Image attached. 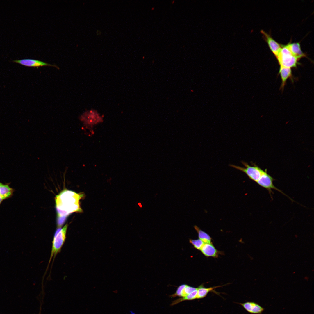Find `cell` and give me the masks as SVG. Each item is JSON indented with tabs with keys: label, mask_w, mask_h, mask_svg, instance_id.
Returning a JSON list of instances; mask_svg holds the SVG:
<instances>
[{
	"label": "cell",
	"mask_w": 314,
	"mask_h": 314,
	"mask_svg": "<svg viewBox=\"0 0 314 314\" xmlns=\"http://www.w3.org/2000/svg\"><path fill=\"white\" fill-rule=\"evenodd\" d=\"M83 196V194L81 193H77L66 189L56 196L55 200L58 227H61L66 217L70 214L82 211L79 201Z\"/></svg>",
	"instance_id": "obj_1"
},
{
	"label": "cell",
	"mask_w": 314,
	"mask_h": 314,
	"mask_svg": "<svg viewBox=\"0 0 314 314\" xmlns=\"http://www.w3.org/2000/svg\"><path fill=\"white\" fill-rule=\"evenodd\" d=\"M68 226V224H67L62 228L58 227L55 231L52 242L51 252L46 271L51 261L53 258V261L57 254L60 251L65 242Z\"/></svg>",
	"instance_id": "obj_2"
},
{
	"label": "cell",
	"mask_w": 314,
	"mask_h": 314,
	"mask_svg": "<svg viewBox=\"0 0 314 314\" xmlns=\"http://www.w3.org/2000/svg\"><path fill=\"white\" fill-rule=\"evenodd\" d=\"M276 58L280 65L290 68L296 67L298 60L291 52L286 45H282Z\"/></svg>",
	"instance_id": "obj_3"
},
{
	"label": "cell",
	"mask_w": 314,
	"mask_h": 314,
	"mask_svg": "<svg viewBox=\"0 0 314 314\" xmlns=\"http://www.w3.org/2000/svg\"><path fill=\"white\" fill-rule=\"evenodd\" d=\"M242 163L245 167L233 165H230V166L244 172L250 179L257 182L263 170L255 165L252 166H250L247 163L243 161L242 162Z\"/></svg>",
	"instance_id": "obj_4"
},
{
	"label": "cell",
	"mask_w": 314,
	"mask_h": 314,
	"mask_svg": "<svg viewBox=\"0 0 314 314\" xmlns=\"http://www.w3.org/2000/svg\"><path fill=\"white\" fill-rule=\"evenodd\" d=\"M274 180L272 177L267 173V170L266 169L265 171H263L257 183L261 186L267 189L270 194L272 192V190L274 189L286 195L281 190L278 189L274 185L273 181Z\"/></svg>",
	"instance_id": "obj_5"
},
{
	"label": "cell",
	"mask_w": 314,
	"mask_h": 314,
	"mask_svg": "<svg viewBox=\"0 0 314 314\" xmlns=\"http://www.w3.org/2000/svg\"><path fill=\"white\" fill-rule=\"evenodd\" d=\"M83 117L85 124L90 126H92L102 121V118L94 110L86 112Z\"/></svg>",
	"instance_id": "obj_6"
},
{
	"label": "cell",
	"mask_w": 314,
	"mask_h": 314,
	"mask_svg": "<svg viewBox=\"0 0 314 314\" xmlns=\"http://www.w3.org/2000/svg\"><path fill=\"white\" fill-rule=\"evenodd\" d=\"M261 32L262 34L264 39L267 42L270 49L276 57L281 48L282 45L275 41L270 34L267 33L264 30H261Z\"/></svg>",
	"instance_id": "obj_7"
},
{
	"label": "cell",
	"mask_w": 314,
	"mask_h": 314,
	"mask_svg": "<svg viewBox=\"0 0 314 314\" xmlns=\"http://www.w3.org/2000/svg\"><path fill=\"white\" fill-rule=\"evenodd\" d=\"M13 62L22 65L30 67H38L43 66H51L56 68L55 65H52L40 60L30 59H24L13 60Z\"/></svg>",
	"instance_id": "obj_8"
},
{
	"label": "cell",
	"mask_w": 314,
	"mask_h": 314,
	"mask_svg": "<svg viewBox=\"0 0 314 314\" xmlns=\"http://www.w3.org/2000/svg\"><path fill=\"white\" fill-rule=\"evenodd\" d=\"M247 312L253 314H261L265 308L258 303L252 301H247L239 303Z\"/></svg>",
	"instance_id": "obj_9"
},
{
	"label": "cell",
	"mask_w": 314,
	"mask_h": 314,
	"mask_svg": "<svg viewBox=\"0 0 314 314\" xmlns=\"http://www.w3.org/2000/svg\"><path fill=\"white\" fill-rule=\"evenodd\" d=\"M286 45L292 53L298 60L303 57H307L301 50L299 42H289Z\"/></svg>",
	"instance_id": "obj_10"
},
{
	"label": "cell",
	"mask_w": 314,
	"mask_h": 314,
	"mask_svg": "<svg viewBox=\"0 0 314 314\" xmlns=\"http://www.w3.org/2000/svg\"><path fill=\"white\" fill-rule=\"evenodd\" d=\"M10 183L0 182V196L3 200L11 197L15 191V189L9 186Z\"/></svg>",
	"instance_id": "obj_11"
},
{
	"label": "cell",
	"mask_w": 314,
	"mask_h": 314,
	"mask_svg": "<svg viewBox=\"0 0 314 314\" xmlns=\"http://www.w3.org/2000/svg\"><path fill=\"white\" fill-rule=\"evenodd\" d=\"M279 73L281 79V88L283 90L287 79L292 77L291 68L282 65H280Z\"/></svg>",
	"instance_id": "obj_12"
},
{
	"label": "cell",
	"mask_w": 314,
	"mask_h": 314,
	"mask_svg": "<svg viewBox=\"0 0 314 314\" xmlns=\"http://www.w3.org/2000/svg\"><path fill=\"white\" fill-rule=\"evenodd\" d=\"M200 250L206 256L216 257L218 256V251L212 243H204Z\"/></svg>",
	"instance_id": "obj_13"
},
{
	"label": "cell",
	"mask_w": 314,
	"mask_h": 314,
	"mask_svg": "<svg viewBox=\"0 0 314 314\" xmlns=\"http://www.w3.org/2000/svg\"><path fill=\"white\" fill-rule=\"evenodd\" d=\"M222 286H217L209 288L204 287L203 285L200 286L197 288V299H202L206 297L210 292L213 291L214 289L220 287Z\"/></svg>",
	"instance_id": "obj_14"
},
{
	"label": "cell",
	"mask_w": 314,
	"mask_h": 314,
	"mask_svg": "<svg viewBox=\"0 0 314 314\" xmlns=\"http://www.w3.org/2000/svg\"><path fill=\"white\" fill-rule=\"evenodd\" d=\"M194 227L198 233L199 239L204 243H212L211 238L208 234L202 230L196 225H195Z\"/></svg>",
	"instance_id": "obj_15"
},
{
	"label": "cell",
	"mask_w": 314,
	"mask_h": 314,
	"mask_svg": "<svg viewBox=\"0 0 314 314\" xmlns=\"http://www.w3.org/2000/svg\"><path fill=\"white\" fill-rule=\"evenodd\" d=\"M197 293V290L186 296L183 297L182 298H179L174 301L171 304V305L173 306L185 300H191L196 299Z\"/></svg>",
	"instance_id": "obj_16"
},
{
	"label": "cell",
	"mask_w": 314,
	"mask_h": 314,
	"mask_svg": "<svg viewBox=\"0 0 314 314\" xmlns=\"http://www.w3.org/2000/svg\"><path fill=\"white\" fill-rule=\"evenodd\" d=\"M190 242L192 244L196 249L200 250L204 244V243L200 239H190Z\"/></svg>",
	"instance_id": "obj_17"
},
{
	"label": "cell",
	"mask_w": 314,
	"mask_h": 314,
	"mask_svg": "<svg viewBox=\"0 0 314 314\" xmlns=\"http://www.w3.org/2000/svg\"><path fill=\"white\" fill-rule=\"evenodd\" d=\"M197 288L186 285L183 289L182 293V297H184L190 294L197 290Z\"/></svg>",
	"instance_id": "obj_18"
},
{
	"label": "cell",
	"mask_w": 314,
	"mask_h": 314,
	"mask_svg": "<svg viewBox=\"0 0 314 314\" xmlns=\"http://www.w3.org/2000/svg\"><path fill=\"white\" fill-rule=\"evenodd\" d=\"M186 285L185 284H182L179 286L178 287L175 293L171 295L170 296L173 297L176 296L182 297L183 291Z\"/></svg>",
	"instance_id": "obj_19"
},
{
	"label": "cell",
	"mask_w": 314,
	"mask_h": 314,
	"mask_svg": "<svg viewBox=\"0 0 314 314\" xmlns=\"http://www.w3.org/2000/svg\"><path fill=\"white\" fill-rule=\"evenodd\" d=\"M3 200L0 196V205Z\"/></svg>",
	"instance_id": "obj_20"
},
{
	"label": "cell",
	"mask_w": 314,
	"mask_h": 314,
	"mask_svg": "<svg viewBox=\"0 0 314 314\" xmlns=\"http://www.w3.org/2000/svg\"><path fill=\"white\" fill-rule=\"evenodd\" d=\"M129 312L130 313H131V314H135V313L131 311H130Z\"/></svg>",
	"instance_id": "obj_21"
}]
</instances>
